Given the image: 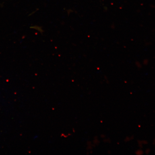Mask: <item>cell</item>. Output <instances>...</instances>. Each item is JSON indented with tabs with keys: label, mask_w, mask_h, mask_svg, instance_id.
Here are the masks:
<instances>
[{
	"label": "cell",
	"mask_w": 155,
	"mask_h": 155,
	"mask_svg": "<svg viewBox=\"0 0 155 155\" xmlns=\"http://www.w3.org/2000/svg\"><path fill=\"white\" fill-rule=\"evenodd\" d=\"M150 153V150H149V149H147V150H146V151H145V153H146L147 154H148Z\"/></svg>",
	"instance_id": "cell-2"
},
{
	"label": "cell",
	"mask_w": 155,
	"mask_h": 155,
	"mask_svg": "<svg viewBox=\"0 0 155 155\" xmlns=\"http://www.w3.org/2000/svg\"><path fill=\"white\" fill-rule=\"evenodd\" d=\"M135 153L137 155H142L143 154V152L142 150H138L135 152Z\"/></svg>",
	"instance_id": "cell-1"
}]
</instances>
